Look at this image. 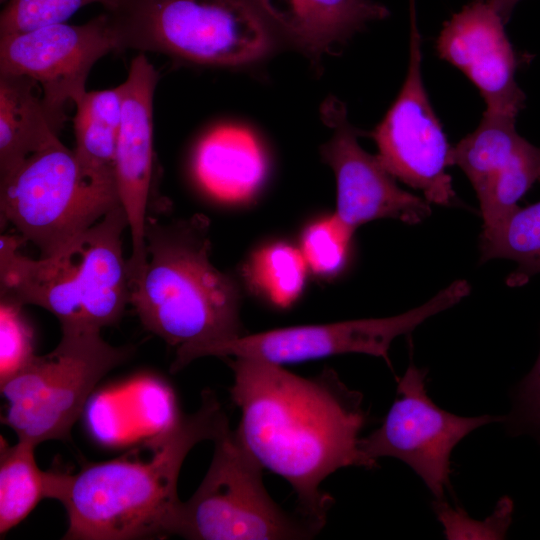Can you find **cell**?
<instances>
[{"instance_id":"obj_1","label":"cell","mask_w":540,"mask_h":540,"mask_svg":"<svg viewBox=\"0 0 540 540\" xmlns=\"http://www.w3.org/2000/svg\"><path fill=\"white\" fill-rule=\"evenodd\" d=\"M228 360L230 395L241 411L237 438L263 468L290 483L298 513L322 528L333 498L321 483L340 468H365L358 448L367 420L362 394L332 369L306 378L259 359Z\"/></svg>"},{"instance_id":"obj_2","label":"cell","mask_w":540,"mask_h":540,"mask_svg":"<svg viewBox=\"0 0 540 540\" xmlns=\"http://www.w3.org/2000/svg\"><path fill=\"white\" fill-rule=\"evenodd\" d=\"M229 426L215 394L199 409L177 416L120 456L57 471L53 499L67 512L63 539L127 540L174 535L181 500L177 482L189 451Z\"/></svg>"},{"instance_id":"obj_3","label":"cell","mask_w":540,"mask_h":540,"mask_svg":"<svg viewBox=\"0 0 540 540\" xmlns=\"http://www.w3.org/2000/svg\"><path fill=\"white\" fill-rule=\"evenodd\" d=\"M145 243L146 264L129 284V303L148 331L177 348L242 335L240 290L209 259L205 216L169 224L148 217Z\"/></svg>"},{"instance_id":"obj_4","label":"cell","mask_w":540,"mask_h":540,"mask_svg":"<svg viewBox=\"0 0 540 540\" xmlns=\"http://www.w3.org/2000/svg\"><path fill=\"white\" fill-rule=\"evenodd\" d=\"M121 205L56 253L32 259L19 252L17 233L0 239L1 299L52 313L61 328L101 330L115 324L130 299Z\"/></svg>"},{"instance_id":"obj_5","label":"cell","mask_w":540,"mask_h":540,"mask_svg":"<svg viewBox=\"0 0 540 540\" xmlns=\"http://www.w3.org/2000/svg\"><path fill=\"white\" fill-rule=\"evenodd\" d=\"M118 49L238 67L267 57L279 35L255 0H120L109 11Z\"/></svg>"},{"instance_id":"obj_6","label":"cell","mask_w":540,"mask_h":540,"mask_svg":"<svg viewBox=\"0 0 540 540\" xmlns=\"http://www.w3.org/2000/svg\"><path fill=\"white\" fill-rule=\"evenodd\" d=\"M58 345L1 383L8 407L3 418L18 440L38 445L66 440L96 384L124 362L129 350L114 347L100 330L61 328Z\"/></svg>"},{"instance_id":"obj_7","label":"cell","mask_w":540,"mask_h":540,"mask_svg":"<svg viewBox=\"0 0 540 540\" xmlns=\"http://www.w3.org/2000/svg\"><path fill=\"white\" fill-rule=\"evenodd\" d=\"M120 205L117 189L80 166L57 139L0 179L1 217L41 257L50 256Z\"/></svg>"},{"instance_id":"obj_8","label":"cell","mask_w":540,"mask_h":540,"mask_svg":"<svg viewBox=\"0 0 540 540\" xmlns=\"http://www.w3.org/2000/svg\"><path fill=\"white\" fill-rule=\"evenodd\" d=\"M211 465L182 501L174 535L193 540L309 539L321 527L284 512L269 496L259 462L228 426L214 440Z\"/></svg>"},{"instance_id":"obj_9","label":"cell","mask_w":540,"mask_h":540,"mask_svg":"<svg viewBox=\"0 0 540 540\" xmlns=\"http://www.w3.org/2000/svg\"><path fill=\"white\" fill-rule=\"evenodd\" d=\"M470 293L466 280H456L424 304L387 318L350 320L322 325L278 328L250 335L177 348L172 371L205 357H242L274 364L295 363L344 353H363L383 358L398 336L409 334L428 318L447 310Z\"/></svg>"},{"instance_id":"obj_10","label":"cell","mask_w":540,"mask_h":540,"mask_svg":"<svg viewBox=\"0 0 540 540\" xmlns=\"http://www.w3.org/2000/svg\"><path fill=\"white\" fill-rule=\"evenodd\" d=\"M427 369L412 363L398 380L397 395L382 424L360 438L358 448L365 468L380 457H393L410 466L436 498L449 486L453 448L475 429L503 416H459L438 407L427 395Z\"/></svg>"},{"instance_id":"obj_11","label":"cell","mask_w":540,"mask_h":540,"mask_svg":"<svg viewBox=\"0 0 540 540\" xmlns=\"http://www.w3.org/2000/svg\"><path fill=\"white\" fill-rule=\"evenodd\" d=\"M421 36L414 0H410L407 73L383 119L370 132L377 157L396 178L421 191L429 203L449 206L456 193L447 169L451 146L428 97L421 71Z\"/></svg>"},{"instance_id":"obj_12","label":"cell","mask_w":540,"mask_h":540,"mask_svg":"<svg viewBox=\"0 0 540 540\" xmlns=\"http://www.w3.org/2000/svg\"><path fill=\"white\" fill-rule=\"evenodd\" d=\"M112 51H119L118 42L105 11L80 25L63 22L0 35V74L33 80L60 131L67 119L66 107L87 92L93 66Z\"/></svg>"},{"instance_id":"obj_13","label":"cell","mask_w":540,"mask_h":540,"mask_svg":"<svg viewBox=\"0 0 540 540\" xmlns=\"http://www.w3.org/2000/svg\"><path fill=\"white\" fill-rule=\"evenodd\" d=\"M320 115L332 132L320 153L336 178L335 214L352 232L376 219L391 218L417 224L431 214L426 199L401 189L377 155L361 147L358 131L349 122L341 100L334 96L326 98Z\"/></svg>"},{"instance_id":"obj_14","label":"cell","mask_w":540,"mask_h":540,"mask_svg":"<svg viewBox=\"0 0 540 540\" xmlns=\"http://www.w3.org/2000/svg\"><path fill=\"white\" fill-rule=\"evenodd\" d=\"M515 121L484 112L478 127L451 148V164L476 192L483 229L495 226L540 182V147L518 134Z\"/></svg>"},{"instance_id":"obj_15","label":"cell","mask_w":540,"mask_h":540,"mask_svg":"<svg viewBox=\"0 0 540 540\" xmlns=\"http://www.w3.org/2000/svg\"><path fill=\"white\" fill-rule=\"evenodd\" d=\"M504 26L487 0H473L444 23L436 51L477 87L485 112L516 119L526 95L515 79L518 58Z\"/></svg>"},{"instance_id":"obj_16","label":"cell","mask_w":540,"mask_h":540,"mask_svg":"<svg viewBox=\"0 0 540 540\" xmlns=\"http://www.w3.org/2000/svg\"><path fill=\"white\" fill-rule=\"evenodd\" d=\"M158 73L145 53L131 61L119 85L121 126L115 159V181L120 205L131 234L132 252L127 260L129 282L146 264L145 230L153 170V99Z\"/></svg>"},{"instance_id":"obj_17","label":"cell","mask_w":540,"mask_h":540,"mask_svg":"<svg viewBox=\"0 0 540 540\" xmlns=\"http://www.w3.org/2000/svg\"><path fill=\"white\" fill-rule=\"evenodd\" d=\"M279 36L317 62L374 21L387 7L373 0H255Z\"/></svg>"},{"instance_id":"obj_18","label":"cell","mask_w":540,"mask_h":540,"mask_svg":"<svg viewBox=\"0 0 540 540\" xmlns=\"http://www.w3.org/2000/svg\"><path fill=\"white\" fill-rule=\"evenodd\" d=\"M203 186L226 201H242L260 187L266 174L264 153L247 130L227 127L211 134L195 162Z\"/></svg>"},{"instance_id":"obj_19","label":"cell","mask_w":540,"mask_h":540,"mask_svg":"<svg viewBox=\"0 0 540 540\" xmlns=\"http://www.w3.org/2000/svg\"><path fill=\"white\" fill-rule=\"evenodd\" d=\"M38 88L30 78L0 74V179L59 139Z\"/></svg>"},{"instance_id":"obj_20","label":"cell","mask_w":540,"mask_h":540,"mask_svg":"<svg viewBox=\"0 0 540 540\" xmlns=\"http://www.w3.org/2000/svg\"><path fill=\"white\" fill-rule=\"evenodd\" d=\"M75 106L73 150L80 166L96 181L116 187L115 159L122 116L120 87L87 91Z\"/></svg>"},{"instance_id":"obj_21","label":"cell","mask_w":540,"mask_h":540,"mask_svg":"<svg viewBox=\"0 0 540 540\" xmlns=\"http://www.w3.org/2000/svg\"><path fill=\"white\" fill-rule=\"evenodd\" d=\"M35 444L23 440L0 448V534L21 523L46 498L52 499L56 471H43Z\"/></svg>"},{"instance_id":"obj_22","label":"cell","mask_w":540,"mask_h":540,"mask_svg":"<svg viewBox=\"0 0 540 540\" xmlns=\"http://www.w3.org/2000/svg\"><path fill=\"white\" fill-rule=\"evenodd\" d=\"M480 262L503 258L516 263L507 277L510 287L526 284L540 274V201L516 207L480 236Z\"/></svg>"},{"instance_id":"obj_23","label":"cell","mask_w":540,"mask_h":540,"mask_svg":"<svg viewBox=\"0 0 540 540\" xmlns=\"http://www.w3.org/2000/svg\"><path fill=\"white\" fill-rule=\"evenodd\" d=\"M308 265L300 249L274 243L256 251L244 268L249 284L275 306L285 308L300 295Z\"/></svg>"},{"instance_id":"obj_24","label":"cell","mask_w":540,"mask_h":540,"mask_svg":"<svg viewBox=\"0 0 540 540\" xmlns=\"http://www.w3.org/2000/svg\"><path fill=\"white\" fill-rule=\"evenodd\" d=\"M353 234L335 213L309 225L300 246L308 268L321 276L338 273L346 263Z\"/></svg>"},{"instance_id":"obj_25","label":"cell","mask_w":540,"mask_h":540,"mask_svg":"<svg viewBox=\"0 0 540 540\" xmlns=\"http://www.w3.org/2000/svg\"><path fill=\"white\" fill-rule=\"evenodd\" d=\"M120 0H8L0 15V35L66 22L80 8L101 4L112 10Z\"/></svg>"},{"instance_id":"obj_26","label":"cell","mask_w":540,"mask_h":540,"mask_svg":"<svg viewBox=\"0 0 540 540\" xmlns=\"http://www.w3.org/2000/svg\"><path fill=\"white\" fill-rule=\"evenodd\" d=\"M22 307L1 299L0 303V384L24 368L35 356L32 327Z\"/></svg>"},{"instance_id":"obj_27","label":"cell","mask_w":540,"mask_h":540,"mask_svg":"<svg viewBox=\"0 0 540 540\" xmlns=\"http://www.w3.org/2000/svg\"><path fill=\"white\" fill-rule=\"evenodd\" d=\"M433 509L444 527L448 539H502L511 523L513 503L502 498L494 513L484 521H475L461 508H452L443 499L436 500Z\"/></svg>"},{"instance_id":"obj_28","label":"cell","mask_w":540,"mask_h":540,"mask_svg":"<svg viewBox=\"0 0 540 540\" xmlns=\"http://www.w3.org/2000/svg\"><path fill=\"white\" fill-rule=\"evenodd\" d=\"M512 407L502 423L511 435L527 434L540 446V351L529 373L512 391Z\"/></svg>"},{"instance_id":"obj_29","label":"cell","mask_w":540,"mask_h":540,"mask_svg":"<svg viewBox=\"0 0 540 540\" xmlns=\"http://www.w3.org/2000/svg\"><path fill=\"white\" fill-rule=\"evenodd\" d=\"M500 14L505 23L509 20L512 11L520 0H487Z\"/></svg>"},{"instance_id":"obj_30","label":"cell","mask_w":540,"mask_h":540,"mask_svg":"<svg viewBox=\"0 0 540 540\" xmlns=\"http://www.w3.org/2000/svg\"><path fill=\"white\" fill-rule=\"evenodd\" d=\"M0 1L3 3V2H7L8 0H0Z\"/></svg>"}]
</instances>
